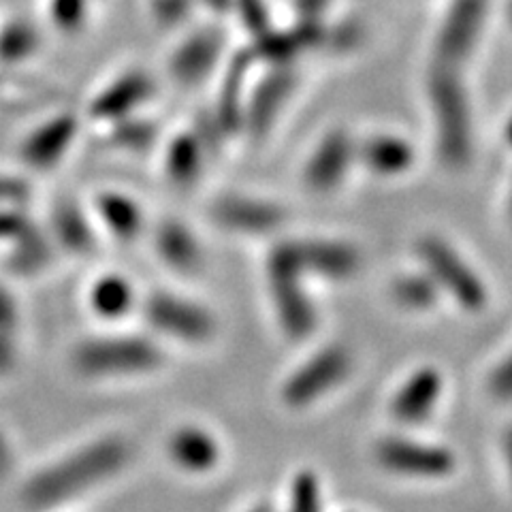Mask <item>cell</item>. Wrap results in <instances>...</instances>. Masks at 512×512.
Instances as JSON below:
<instances>
[{
	"mask_svg": "<svg viewBox=\"0 0 512 512\" xmlns=\"http://www.w3.org/2000/svg\"><path fill=\"white\" fill-rule=\"evenodd\" d=\"M20 363V335L0 333V378L15 372Z\"/></svg>",
	"mask_w": 512,
	"mask_h": 512,
	"instance_id": "36",
	"label": "cell"
},
{
	"mask_svg": "<svg viewBox=\"0 0 512 512\" xmlns=\"http://www.w3.org/2000/svg\"><path fill=\"white\" fill-rule=\"evenodd\" d=\"M35 222L28 207H0V246L7 250Z\"/></svg>",
	"mask_w": 512,
	"mask_h": 512,
	"instance_id": "31",
	"label": "cell"
},
{
	"mask_svg": "<svg viewBox=\"0 0 512 512\" xmlns=\"http://www.w3.org/2000/svg\"><path fill=\"white\" fill-rule=\"evenodd\" d=\"M205 152V146L195 133H180L173 137L165 154L167 178L175 186L195 184L203 171Z\"/></svg>",
	"mask_w": 512,
	"mask_h": 512,
	"instance_id": "26",
	"label": "cell"
},
{
	"mask_svg": "<svg viewBox=\"0 0 512 512\" xmlns=\"http://www.w3.org/2000/svg\"><path fill=\"white\" fill-rule=\"evenodd\" d=\"M267 274L282 329L295 340L306 338L316 329L318 316L312 297L303 288V278L282 271H267Z\"/></svg>",
	"mask_w": 512,
	"mask_h": 512,
	"instance_id": "12",
	"label": "cell"
},
{
	"mask_svg": "<svg viewBox=\"0 0 512 512\" xmlns=\"http://www.w3.org/2000/svg\"><path fill=\"white\" fill-rule=\"evenodd\" d=\"M167 453L175 466L186 472H210L220 461V446L210 431L180 427L167 442Z\"/></svg>",
	"mask_w": 512,
	"mask_h": 512,
	"instance_id": "23",
	"label": "cell"
},
{
	"mask_svg": "<svg viewBox=\"0 0 512 512\" xmlns=\"http://www.w3.org/2000/svg\"><path fill=\"white\" fill-rule=\"evenodd\" d=\"M131 461V446L120 436H101L32 472L22 487L30 510H56L105 485Z\"/></svg>",
	"mask_w": 512,
	"mask_h": 512,
	"instance_id": "1",
	"label": "cell"
},
{
	"mask_svg": "<svg viewBox=\"0 0 512 512\" xmlns=\"http://www.w3.org/2000/svg\"><path fill=\"white\" fill-rule=\"evenodd\" d=\"M56 246L43 224L35 222L5 250V267L13 276L32 278L52 265Z\"/></svg>",
	"mask_w": 512,
	"mask_h": 512,
	"instance_id": "21",
	"label": "cell"
},
{
	"mask_svg": "<svg viewBox=\"0 0 512 512\" xmlns=\"http://www.w3.org/2000/svg\"><path fill=\"white\" fill-rule=\"evenodd\" d=\"M352 370V357L344 346H329L303 363L299 370L286 380L282 397L288 406L301 408L325 397L338 384H342Z\"/></svg>",
	"mask_w": 512,
	"mask_h": 512,
	"instance_id": "9",
	"label": "cell"
},
{
	"mask_svg": "<svg viewBox=\"0 0 512 512\" xmlns=\"http://www.w3.org/2000/svg\"><path fill=\"white\" fill-rule=\"evenodd\" d=\"M135 288L120 274H103L88 291L90 310L103 320H120L135 306Z\"/></svg>",
	"mask_w": 512,
	"mask_h": 512,
	"instance_id": "25",
	"label": "cell"
},
{
	"mask_svg": "<svg viewBox=\"0 0 512 512\" xmlns=\"http://www.w3.org/2000/svg\"><path fill=\"white\" fill-rule=\"evenodd\" d=\"M489 393L500 402H512V352L489 376Z\"/></svg>",
	"mask_w": 512,
	"mask_h": 512,
	"instance_id": "34",
	"label": "cell"
},
{
	"mask_svg": "<svg viewBox=\"0 0 512 512\" xmlns=\"http://www.w3.org/2000/svg\"><path fill=\"white\" fill-rule=\"evenodd\" d=\"M295 88V75L288 67H276V71L267 75L263 82L256 86L252 101L244 114V122L248 124L252 135H265L269 126L276 122L282 111L288 94Z\"/></svg>",
	"mask_w": 512,
	"mask_h": 512,
	"instance_id": "19",
	"label": "cell"
},
{
	"mask_svg": "<svg viewBox=\"0 0 512 512\" xmlns=\"http://www.w3.org/2000/svg\"><path fill=\"white\" fill-rule=\"evenodd\" d=\"M361 254L355 246L325 239H301L274 246L267 259V271L318 276L327 280H348L359 271Z\"/></svg>",
	"mask_w": 512,
	"mask_h": 512,
	"instance_id": "4",
	"label": "cell"
},
{
	"mask_svg": "<svg viewBox=\"0 0 512 512\" xmlns=\"http://www.w3.org/2000/svg\"><path fill=\"white\" fill-rule=\"evenodd\" d=\"M419 256L438 288H444L459 306L470 312H480L487 306L485 282L455 248L438 237H425L419 244Z\"/></svg>",
	"mask_w": 512,
	"mask_h": 512,
	"instance_id": "5",
	"label": "cell"
},
{
	"mask_svg": "<svg viewBox=\"0 0 512 512\" xmlns=\"http://www.w3.org/2000/svg\"><path fill=\"white\" fill-rule=\"evenodd\" d=\"M237 9H242L244 24L254 32V35H261V32L269 30L267 22V11L261 0H235Z\"/></svg>",
	"mask_w": 512,
	"mask_h": 512,
	"instance_id": "37",
	"label": "cell"
},
{
	"mask_svg": "<svg viewBox=\"0 0 512 512\" xmlns=\"http://www.w3.org/2000/svg\"><path fill=\"white\" fill-rule=\"evenodd\" d=\"M15 468V451L9 436L5 434V429L0 427V480H5L11 476Z\"/></svg>",
	"mask_w": 512,
	"mask_h": 512,
	"instance_id": "38",
	"label": "cell"
},
{
	"mask_svg": "<svg viewBox=\"0 0 512 512\" xmlns=\"http://www.w3.org/2000/svg\"><path fill=\"white\" fill-rule=\"evenodd\" d=\"M82 122V116L75 111H58L32 126L18 148L22 165L37 173L52 171L62 165L82 133Z\"/></svg>",
	"mask_w": 512,
	"mask_h": 512,
	"instance_id": "6",
	"label": "cell"
},
{
	"mask_svg": "<svg viewBox=\"0 0 512 512\" xmlns=\"http://www.w3.org/2000/svg\"><path fill=\"white\" fill-rule=\"evenodd\" d=\"M355 158V143L346 133L335 131L320 141V146L314 150L306 171H303V180L314 192H329L340 186Z\"/></svg>",
	"mask_w": 512,
	"mask_h": 512,
	"instance_id": "15",
	"label": "cell"
},
{
	"mask_svg": "<svg viewBox=\"0 0 512 512\" xmlns=\"http://www.w3.org/2000/svg\"><path fill=\"white\" fill-rule=\"evenodd\" d=\"M45 229L56 248L73 256H88L96 248L94 220L86 212V205L77 203L71 197L58 199L54 203L50 222H47Z\"/></svg>",
	"mask_w": 512,
	"mask_h": 512,
	"instance_id": "14",
	"label": "cell"
},
{
	"mask_svg": "<svg viewBox=\"0 0 512 512\" xmlns=\"http://www.w3.org/2000/svg\"><path fill=\"white\" fill-rule=\"evenodd\" d=\"M427 96L434 111L438 152L448 167H463L472 158V111L459 69L436 62L427 77Z\"/></svg>",
	"mask_w": 512,
	"mask_h": 512,
	"instance_id": "2",
	"label": "cell"
},
{
	"mask_svg": "<svg viewBox=\"0 0 512 512\" xmlns=\"http://www.w3.org/2000/svg\"><path fill=\"white\" fill-rule=\"evenodd\" d=\"M444 380L434 367L414 372L397 391L391 404V416L399 423L414 425L425 421L440 402Z\"/></svg>",
	"mask_w": 512,
	"mask_h": 512,
	"instance_id": "17",
	"label": "cell"
},
{
	"mask_svg": "<svg viewBox=\"0 0 512 512\" xmlns=\"http://www.w3.org/2000/svg\"><path fill=\"white\" fill-rule=\"evenodd\" d=\"M248 512H271L267 506H254V508H250Z\"/></svg>",
	"mask_w": 512,
	"mask_h": 512,
	"instance_id": "43",
	"label": "cell"
},
{
	"mask_svg": "<svg viewBox=\"0 0 512 512\" xmlns=\"http://www.w3.org/2000/svg\"><path fill=\"white\" fill-rule=\"evenodd\" d=\"M504 459H506V466H508L510 480H512V427L506 431V436H504Z\"/></svg>",
	"mask_w": 512,
	"mask_h": 512,
	"instance_id": "40",
	"label": "cell"
},
{
	"mask_svg": "<svg viewBox=\"0 0 512 512\" xmlns=\"http://www.w3.org/2000/svg\"><path fill=\"white\" fill-rule=\"evenodd\" d=\"M297 5H299L301 18H306V20H318V13L325 9L327 0H297Z\"/></svg>",
	"mask_w": 512,
	"mask_h": 512,
	"instance_id": "39",
	"label": "cell"
},
{
	"mask_svg": "<svg viewBox=\"0 0 512 512\" xmlns=\"http://www.w3.org/2000/svg\"><path fill=\"white\" fill-rule=\"evenodd\" d=\"M32 184L18 173L0 171V207H28Z\"/></svg>",
	"mask_w": 512,
	"mask_h": 512,
	"instance_id": "32",
	"label": "cell"
},
{
	"mask_svg": "<svg viewBox=\"0 0 512 512\" xmlns=\"http://www.w3.org/2000/svg\"><path fill=\"white\" fill-rule=\"evenodd\" d=\"M508 216H510V222H512V186H510V195H508Z\"/></svg>",
	"mask_w": 512,
	"mask_h": 512,
	"instance_id": "42",
	"label": "cell"
},
{
	"mask_svg": "<svg viewBox=\"0 0 512 512\" xmlns=\"http://www.w3.org/2000/svg\"><path fill=\"white\" fill-rule=\"evenodd\" d=\"M156 92L154 79L143 69H126L111 77L105 86L92 94L84 118L94 124H114L118 120L141 114Z\"/></svg>",
	"mask_w": 512,
	"mask_h": 512,
	"instance_id": "8",
	"label": "cell"
},
{
	"mask_svg": "<svg viewBox=\"0 0 512 512\" xmlns=\"http://www.w3.org/2000/svg\"><path fill=\"white\" fill-rule=\"evenodd\" d=\"M214 218L220 227L239 233H269L282 227L284 210L276 203L252 197H224L214 205Z\"/></svg>",
	"mask_w": 512,
	"mask_h": 512,
	"instance_id": "16",
	"label": "cell"
},
{
	"mask_svg": "<svg viewBox=\"0 0 512 512\" xmlns=\"http://www.w3.org/2000/svg\"><path fill=\"white\" fill-rule=\"evenodd\" d=\"M92 20V0H47L45 24L56 35L73 39L84 35Z\"/></svg>",
	"mask_w": 512,
	"mask_h": 512,
	"instance_id": "27",
	"label": "cell"
},
{
	"mask_svg": "<svg viewBox=\"0 0 512 512\" xmlns=\"http://www.w3.org/2000/svg\"><path fill=\"white\" fill-rule=\"evenodd\" d=\"M284 512H323V495L312 472H303L295 478Z\"/></svg>",
	"mask_w": 512,
	"mask_h": 512,
	"instance_id": "30",
	"label": "cell"
},
{
	"mask_svg": "<svg viewBox=\"0 0 512 512\" xmlns=\"http://www.w3.org/2000/svg\"><path fill=\"white\" fill-rule=\"evenodd\" d=\"M357 158L376 175H399L412 165L414 152L404 139L378 135L357 146Z\"/></svg>",
	"mask_w": 512,
	"mask_h": 512,
	"instance_id": "24",
	"label": "cell"
},
{
	"mask_svg": "<svg viewBox=\"0 0 512 512\" xmlns=\"http://www.w3.org/2000/svg\"><path fill=\"white\" fill-rule=\"evenodd\" d=\"M163 359L160 346L143 335L109 333L79 342L71 352V367L82 378L107 380L148 374Z\"/></svg>",
	"mask_w": 512,
	"mask_h": 512,
	"instance_id": "3",
	"label": "cell"
},
{
	"mask_svg": "<svg viewBox=\"0 0 512 512\" xmlns=\"http://www.w3.org/2000/svg\"><path fill=\"white\" fill-rule=\"evenodd\" d=\"M508 20L512 22V0H510V5H508Z\"/></svg>",
	"mask_w": 512,
	"mask_h": 512,
	"instance_id": "44",
	"label": "cell"
},
{
	"mask_svg": "<svg viewBox=\"0 0 512 512\" xmlns=\"http://www.w3.org/2000/svg\"><path fill=\"white\" fill-rule=\"evenodd\" d=\"M192 3L195 0H152V11L158 22L173 26L184 20V15L188 13Z\"/></svg>",
	"mask_w": 512,
	"mask_h": 512,
	"instance_id": "35",
	"label": "cell"
},
{
	"mask_svg": "<svg viewBox=\"0 0 512 512\" xmlns=\"http://www.w3.org/2000/svg\"><path fill=\"white\" fill-rule=\"evenodd\" d=\"M374 453L376 461L384 470L404 476L436 478L455 470V457L448 448L402 436L382 438L376 444Z\"/></svg>",
	"mask_w": 512,
	"mask_h": 512,
	"instance_id": "11",
	"label": "cell"
},
{
	"mask_svg": "<svg viewBox=\"0 0 512 512\" xmlns=\"http://www.w3.org/2000/svg\"><path fill=\"white\" fill-rule=\"evenodd\" d=\"M393 299L408 310H429L434 306L440 288L434 282L427 271L425 274H412V276H402L393 282Z\"/></svg>",
	"mask_w": 512,
	"mask_h": 512,
	"instance_id": "29",
	"label": "cell"
},
{
	"mask_svg": "<svg viewBox=\"0 0 512 512\" xmlns=\"http://www.w3.org/2000/svg\"><path fill=\"white\" fill-rule=\"evenodd\" d=\"M107 128L111 146L124 152H146L158 137L156 122L141 118V114L118 120Z\"/></svg>",
	"mask_w": 512,
	"mask_h": 512,
	"instance_id": "28",
	"label": "cell"
},
{
	"mask_svg": "<svg viewBox=\"0 0 512 512\" xmlns=\"http://www.w3.org/2000/svg\"><path fill=\"white\" fill-rule=\"evenodd\" d=\"M489 0H453L436 35V62L459 69L483 35Z\"/></svg>",
	"mask_w": 512,
	"mask_h": 512,
	"instance_id": "10",
	"label": "cell"
},
{
	"mask_svg": "<svg viewBox=\"0 0 512 512\" xmlns=\"http://www.w3.org/2000/svg\"><path fill=\"white\" fill-rule=\"evenodd\" d=\"M504 137H506V141H508V146L512 148V118L508 120V124H506V131H504Z\"/></svg>",
	"mask_w": 512,
	"mask_h": 512,
	"instance_id": "41",
	"label": "cell"
},
{
	"mask_svg": "<svg viewBox=\"0 0 512 512\" xmlns=\"http://www.w3.org/2000/svg\"><path fill=\"white\" fill-rule=\"evenodd\" d=\"M143 316L152 329L182 342H205L216 331L210 310L173 293H152L143 301Z\"/></svg>",
	"mask_w": 512,
	"mask_h": 512,
	"instance_id": "7",
	"label": "cell"
},
{
	"mask_svg": "<svg viewBox=\"0 0 512 512\" xmlns=\"http://www.w3.org/2000/svg\"><path fill=\"white\" fill-rule=\"evenodd\" d=\"M94 218L118 242H133L146 227L141 205L120 190H103L94 197Z\"/></svg>",
	"mask_w": 512,
	"mask_h": 512,
	"instance_id": "20",
	"label": "cell"
},
{
	"mask_svg": "<svg viewBox=\"0 0 512 512\" xmlns=\"http://www.w3.org/2000/svg\"><path fill=\"white\" fill-rule=\"evenodd\" d=\"M154 248L160 259L182 274H192L203 265V250L197 235L180 220H163L158 224Z\"/></svg>",
	"mask_w": 512,
	"mask_h": 512,
	"instance_id": "22",
	"label": "cell"
},
{
	"mask_svg": "<svg viewBox=\"0 0 512 512\" xmlns=\"http://www.w3.org/2000/svg\"><path fill=\"white\" fill-rule=\"evenodd\" d=\"M22 329V308L18 295L11 288L0 282V333L20 335Z\"/></svg>",
	"mask_w": 512,
	"mask_h": 512,
	"instance_id": "33",
	"label": "cell"
},
{
	"mask_svg": "<svg viewBox=\"0 0 512 512\" xmlns=\"http://www.w3.org/2000/svg\"><path fill=\"white\" fill-rule=\"evenodd\" d=\"M218 30H197L184 39L169 58V75L182 86H195L210 75L222 54Z\"/></svg>",
	"mask_w": 512,
	"mask_h": 512,
	"instance_id": "13",
	"label": "cell"
},
{
	"mask_svg": "<svg viewBox=\"0 0 512 512\" xmlns=\"http://www.w3.org/2000/svg\"><path fill=\"white\" fill-rule=\"evenodd\" d=\"M45 45V26L28 13L0 20V67L20 69L35 60Z\"/></svg>",
	"mask_w": 512,
	"mask_h": 512,
	"instance_id": "18",
	"label": "cell"
}]
</instances>
